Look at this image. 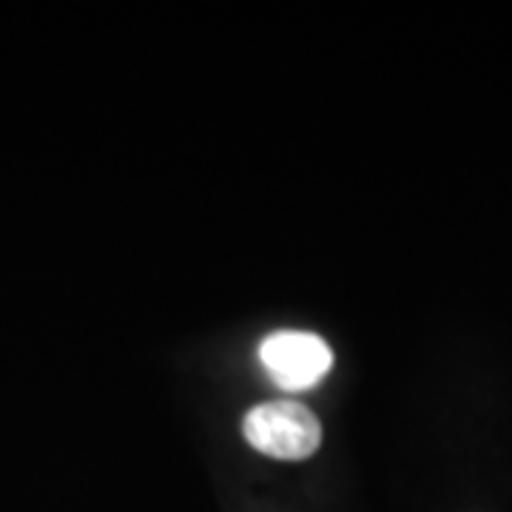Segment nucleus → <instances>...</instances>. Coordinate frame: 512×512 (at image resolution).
Segmentation results:
<instances>
[{"label": "nucleus", "mask_w": 512, "mask_h": 512, "mask_svg": "<svg viewBox=\"0 0 512 512\" xmlns=\"http://www.w3.org/2000/svg\"><path fill=\"white\" fill-rule=\"evenodd\" d=\"M242 433L254 450L279 461L311 458L322 444V424L316 413L293 399L251 407L242 419Z\"/></svg>", "instance_id": "obj_1"}, {"label": "nucleus", "mask_w": 512, "mask_h": 512, "mask_svg": "<svg viewBox=\"0 0 512 512\" xmlns=\"http://www.w3.org/2000/svg\"><path fill=\"white\" fill-rule=\"evenodd\" d=\"M259 362L276 387L302 393L328 376L333 350L322 336L308 330H274L259 345Z\"/></svg>", "instance_id": "obj_2"}]
</instances>
